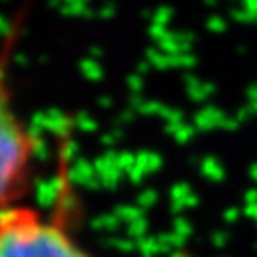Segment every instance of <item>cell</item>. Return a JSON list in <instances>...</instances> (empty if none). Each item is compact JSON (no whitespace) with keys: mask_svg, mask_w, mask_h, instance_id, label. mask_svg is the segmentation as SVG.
<instances>
[{"mask_svg":"<svg viewBox=\"0 0 257 257\" xmlns=\"http://www.w3.org/2000/svg\"><path fill=\"white\" fill-rule=\"evenodd\" d=\"M37 142L0 81V211L21 205L35 178Z\"/></svg>","mask_w":257,"mask_h":257,"instance_id":"7a4b0ae2","label":"cell"},{"mask_svg":"<svg viewBox=\"0 0 257 257\" xmlns=\"http://www.w3.org/2000/svg\"><path fill=\"white\" fill-rule=\"evenodd\" d=\"M0 257H95L59 215L27 203L0 211Z\"/></svg>","mask_w":257,"mask_h":257,"instance_id":"6da1fadb","label":"cell"}]
</instances>
